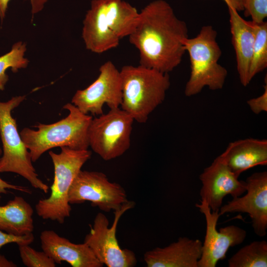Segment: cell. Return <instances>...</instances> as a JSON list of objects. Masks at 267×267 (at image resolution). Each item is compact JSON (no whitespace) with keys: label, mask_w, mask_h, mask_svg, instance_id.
I'll return each instance as SVG.
<instances>
[{"label":"cell","mask_w":267,"mask_h":267,"mask_svg":"<svg viewBox=\"0 0 267 267\" xmlns=\"http://www.w3.org/2000/svg\"><path fill=\"white\" fill-rule=\"evenodd\" d=\"M253 22L255 40L249 69L250 82L257 74L267 67V22L265 21L261 23Z\"/></svg>","instance_id":"21"},{"label":"cell","mask_w":267,"mask_h":267,"mask_svg":"<svg viewBox=\"0 0 267 267\" xmlns=\"http://www.w3.org/2000/svg\"><path fill=\"white\" fill-rule=\"evenodd\" d=\"M243 8L244 15L254 22H262L267 17V0H243Z\"/></svg>","instance_id":"24"},{"label":"cell","mask_w":267,"mask_h":267,"mask_svg":"<svg viewBox=\"0 0 267 267\" xmlns=\"http://www.w3.org/2000/svg\"><path fill=\"white\" fill-rule=\"evenodd\" d=\"M217 32L211 25L203 26L197 35L184 42L190 63V74L184 94L190 97L206 87L212 90L223 88L227 71L219 63L222 52L217 42Z\"/></svg>","instance_id":"5"},{"label":"cell","mask_w":267,"mask_h":267,"mask_svg":"<svg viewBox=\"0 0 267 267\" xmlns=\"http://www.w3.org/2000/svg\"><path fill=\"white\" fill-rule=\"evenodd\" d=\"M238 177L221 154L199 176L201 201H205L212 211H219L225 196L230 195L234 198L246 191L245 181L238 180Z\"/></svg>","instance_id":"14"},{"label":"cell","mask_w":267,"mask_h":267,"mask_svg":"<svg viewBox=\"0 0 267 267\" xmlns=\"http://www.w3.org/2000/svg\"><path fill=\"white\" fill-rule=\"evenodd\" d=\"M34 240V236L33 233L24 235H15L0 229V249L3 246L11 243H16L18 246L30 245Z\"/></svg>","instance_id":"25"},{"label":"cell","mask_w":267,"mask_h":267,"mask_svg":"<svg viewBox=\"0 0 267 267\" xmlns=\"http://www.w3.org/2000/svg\"><path fill=\"white\" fill-rule=\"evenodd\" d=\"M26 51V44L22 42L15 43L11 50L0 56V90L4 89L5 85L8 80L6 71L11 68L13 72L19 69L25 68L28 65L29 60L25 57Z\"/></svg>","instance_id":"22"},{"label":"cell","mask_w":267,"mask_h":267,"mask_svg":"<svg viewBox=\"0 0 267 267\" xmlns=\"http://www.w3.org/2000/svg\"><path fill=\"white\" fill-rule=\"evenodd\" d=\"M128 38L139 51L140 65L169 73L180 64L186 52L188 28L168 2L155 0L139 12Z\"/></svg>","instance_id":"1"},{"label":"cell","mask_w":267,"mask_h":267,"mask_svg":"<svg viewBox=\"0 0 267 267\" xmlns=\"http://www.w3.org/2000/svg\"><path fill=\"white\" fill-rule=\"evenodd\" d=\"M48 0H30L32 16L42 11ZM10 0H0V19L1 21L5 18L9 2Z\"/></svg>","instance_id":"27"},{"label":"cell","mask_w":267,"mask_h":267,"mask_svg":"<svg viewBox=\"0 0 267 267\" xmlns=\"http://www.w3.org/2000/svg\"><path fill=\"white\" fill-rule=\"evenodd\" d=\"M227 7L237 70L241 84L246 87L250 82L249 75L255 40L254 24L252 21L242 18L233 7Z\"/></svg>","instance_id":"17"},{"label":"cell","mask_w":267,"mask_h":267,"mask_svg":"<svg viewBox=\"0 0 267 267\" xmlns=\"http://www.w3.org/2000/svg\"><path fill=\"white\" fill-rule=\"evenodd\" d=\"M17 266L16 264L0 254V267H16Z\"/></svg>","instance_id":"30"},{"label":"cell","mask_w":267,"mask_h":267,"mask_svg":"<svg viewBox=\"0 0 267 267\" xmlns=\"http://www.w3.org/2000/svg\"><path fill=\"white\" fill-rule=\"evenodd\" d=\"M227 6H231L238 12L243 11V0H222Z\"/></svg>","instance_id":"29"},{"label":"cell","mask_w":267,"mask_h":267,"mask_svg":"<svg viewBox=\"0 0 267 267\" xmlns=\"http://www.w3.org/2000/svg\"><path fill=\"white\" fill-rule=\"evenodd\" d=\"M263 94L257 97L251 98L247 101V104L250 110L255 114H259L267 111V83L266 77V84L264 86Z\"/></svg>","instance_id":"26"},{"label":"cell","mask_w":267,"mask_h":267,"mask_svg":"<svg viewBox=\"0 0 267 267\" xmlns=\"http://www.w3.org/2000/svg\"><path fill=\"white\" fill-rule=\"evenodd\" d=\"M246 194L222 206L220 216L227 213L247 214L255 234L263 237L267 229V172H256L245 180Z\"/></svg>","instance_id":"13"},{"label":"cell","mask_w":267,"mask_h":267,"mask_svg":"<svg viewBox=\"0 0 267 267\" xmlns=\"http://www.w3.org/2000/svg\"><path fill=\"white\" fill-rule=\"evenodd\" d=\"M200 212L205 218L206 229L202 245L201 258L198 267H215L220 260L226 258L229 248L243 242L247 235L244 229L234 225H228L217 229L219 211H212L204 201L196 204Z\"/></svg>","instance_id":"12"},{"label":"cell","mask_w":267,"mask_h":267,"mask_svg":"<svg viewBox=\"0 0 267 267\" xmlns=\"http://www.w3.org/2000/svg\"><path fill=\"white\" fill-rule=\"evenodd\" d=\"M19 245V251L23 264L28 267H55L56 263L43 251H37L29 246Z\"/></svg>","instance_id":"23"},{"label":"cell","mask_w":267,"mask_h":267,"mask_svg":"<svg viewBox=\"0 0 267 267\" xmlns=\"http://www.w3.org/2000/svg\"><path fill=\"white\" fill-rule=\"evenodd\" d=\"M227 166L238 177L243 172L267 164V140L246 138L229 143L221 154Z\"/></svg>","instance_id":"18"},{"label":"cell","mask_w":267,"mask_h":267,"mask_svg":"<svg viewBox=\"0 0 267 267\" xmlns=\"http://www.w3.org/2000/svg\"><path fill=\"white\" fill-rule=\"evenodd\" d=\"M134 121L120 107L92 118L88 133L89 146L105 161L122 156L131 146Z\"/></svg>","instance_id":"8"},{"label":"cell","mask_w":267,"mask_h":267,"mask_svg":"<svg viewBox=\"0 0 267 267\" xmlns=\"http://www.w3.org/2000/svg\"><path fill=\"white\" fill-rule=\"evenodd\" d=\"M229 267H267V242L255 241L244 246L228 261Z\"/></svg>","instance_id":"20"},{"label":"cell","mask_w":267,"mask_h":267,"mask_svg":"<svg viewBox=\"0 0 267 267\" xmlns=\"http://www.w3.org/2000/svg\"><path fill=\"white\" fill-rule=\"evenodd\" d=\"M202 245L199 239L180 237L167 246L146 252L144 261L147 267H198Z\"/></svg>","instance_id":"16"},{"label":"cell","mask_w":267,"mask_h":267,"mask_svg":"<svg viewBox=\"0 0 267 267\" xmlns=\"http://www.w3.org/2000/svg\"><path fill=\"white\" fill-rule=\"evenodd\" d=\"M97 79L84 89L78 90L71 102L82 112L93 115L103 114L105 104L110 109L120 107L122 101V85L120 72L111 61L99 68Z\"/></svg>","instance_id":"11"},{"label":"cell","mask_w":267,"mask_h":267,"mask_svg":"<svg viewBox=\"0 0 267 267\" xmlns=\"http://www.w3.org/2000/svg\"><path fill=\"white\" fill-rule=\"evenodd\" d=\"M1 154V150L0 147V155ZM13 189L27 194H31V190L27 187L12 184L7 182L0 178V194H6L7 189Z\"/></svg>","instance_id":"28"},{"label":"cell","mask_w":267,"mask_h":267,"mask_svg":"<svg viewBox=\"0 0 267 267\" xmlns=\"http://www.w3.org/2000/svg\"><path fill=\"white\" fill-rule=\"evenodd\" d=\"M25 99V95L13 97L0 102V135L3 155L0 158V173H16L26 179L32 187L46 193L49 187L39 177L32 165L31 155L17 130L11 111Z\"/></svg>","instance_id":"7"},{"label":"cell","mask_w":267,"mask_h":267,"mask_svg":"<svg viewBox=\"0 0 267 267\" xmlns=\"http://www.w3.org/2000/svg\"><path fill=\"white\" fill-rule=\"evenodd\" d=\"M68 201L70 204L89 201L105 212L115 211L129 201L125 189L104 173L82 170L70 187Z\"/></svg>","instance_id":"10"},{"label":"cell","mask_w":267,"mask_h":267,"mask_svg":"<svg viewBox=\"0 0 267 267\" xmlns=\"http://www.w3.org/2000/svg\"><path fill=\"white\" fill-rule=\"evenodd\" d=\"M139 12L125 0H92L83 21L82 38L87 49L102 53L129 37Z\"/></svg>","instance_id":"2"},{"label":"cell","mask_w":267,"mask_h":267,"mask_svg":"<svg viewBox=\"0 0 267 267\" xmlns=\"http://www.w3.org/2000/svg\"><path fill=\"white\" fill-rule=\"evenodd\" d=\"M63 108L68 116L51 124H39L37 130L24 128L20 135L28 148L32 162H36L45 151L56 147L86 150L89 146V129L92 116L82 112L72 103Z\"/></svg>","instance_id":"3"},{"label":"cell","mask_w":267,"mask_h":267,"mask_svg":"<svg viewBox=\"0 0 267 267\" xmlns=\"http://www.w3.org/2000/svg\"><path fill=\"white\" fill-rule=\"evenodd\" d=\"M40 238L43 251L56 264L66 262L73 267H103L85 243H72L52 230L43 231Z\"/></svg>","instance_id":"15"},{"label":"cell","mask_w":267,"mask_h":267,"mask_svg":"<svg viewBox=\"0 0 267 267\" xmlns=\"http://www.w3.org/2000/svg\"><path fill=\"white\" fill-rule=\"evenodd\" d=\"M122 85L121 108L139 123L165 100L171 85L169 73L141 65H125L120 70Z\"/></svg>","instance_id":"4"},{"label":"cell","mask_w":267,"mask_h":267,"mask_svg":"<svg viewBox=\"0 0 267 267\" xmlns=\"http://www.w3.org/2000/svg\"><path fill=\"white\" fill-rule=\"evenodd\" d=\"M33 213L28 202L21 196H16L6 205H0V229L15 235L32 233L34 228Z\"/></svg>","instance_id":"19"},{"label":"cell","mask_w":267,"mask_h":267,"mask_svg":"<svg viewBox=\"0 0 267 267\" xmlns=\"http://www.w3.org/2000/svg\"><path fill=\"white\" fill-rule=\"evenodd\" d=\"M134 206V202L129 201L115 211L114 219L110 227L108 219L104 214L98 213L95 216L84 243L90 248L103 265L108 267H133L136 265L134 253L128 249H122L116 235L120 218Z\"/></svg>","instance_id":"9"},{"label":"cell","mask_w":267,"mask_h":267,"mask_svg":"<svg viewBox=\"0 0 267 267\" xmlns=\"http://www.w3.org/2000/svg\"><path fill=\"white\" fill-rule=\"evenodd\" d=\"M61 148L58 154L49 152L54 170L51 193L48 198L40 200L35 208L42 219L63 223L70 217L72 209L68 201L70 187L83 166L90 158L91 152L88 149Z\"/></svg>","instance_id":"6"}]
</instances>
